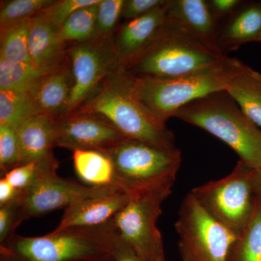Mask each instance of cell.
<instances>
[{
    "mask_svg": "<svg viewBox=\"0 0 261 261\" xmlns=\"http://www.w3.org/2000/svg\"><path fill=\"white\" fill-rule=\"evenodd\" d=\"M54 2L55 0H10L2 2L0 27L32 19Z\"/></svg>",
    "mask_w": 261,
    "mask_h": 261,
    "instance_id": "obj_27",
    "label": "cell"
},
{
    "mask_svg": "<svg viewBox=\"0 0 261 261\" xmlns=\"http://www.w3.org/2000/svg\"><path fill=\"white\" fill-rule=\"evenodd\" d=\"M41 175L34 163H27L13 168L2 177L8 180L19 191L23 192L32 187Z\"/></svg>",
    "mask_w": 261,
    "mask_h": 261,
    "instance_id": "obj_31",
    "label": "cell"
},
{
    "mask_svg": "<svg viewBox=\"0 0 261 261\" xmlns=\"http://www.w3.org/2000/svg\"><path fill=\"white\" fill-rule=\"evenodd\" d=\"M111 255L114 261H143L132 247L116 232L111 222Z\"/></svg>",
    "mask_w": 261,
    "mask_h": 261,
    "instance_id": "obj_34",
    "label": "cell"
},
{
    "mask_svg": "<svg viewBox=\"0 0 261 261\" xmlns=\"http://www.w3.org/2000/svg\"><path fill=\"white\" fill-rule=\"evenodd\" d=\"M31 19L0 27V58L10 63H32L29 53Z\"/></svg>",
    "mask_w": 261,
    "mask_h": 261,
    "instance_id": "obj_24",
    "label": "cell"
},
{
    "mask_svg": "<svg viewBox=\"0 0 261 261\" xmlns=\"http://www.w3.org/2000/svg\"><path fill=\"white\" fill-rule=\"evenodd\" d=\"M166 22L183 29L206 47L221 53L217 44L220 23L207 1L170 0Z\"/></svg>",
    "mask_w": 261,
    "mask_h": 261,
    "instance_id": "obj_16",
    "label": "cell"
},
{
    "mask_svg": "<svg viewBox=\"0 0 261 261\" xmlns=\"http://www.w3.org/2000/svg\"><path fill=\"white\" fill-rule=\"evenodd\" d=\"M75 111L102 118L126 138L142 141L166 150L178 149L173 132L137 97L132 76L124 68L108 76Z\"/></svg>",
    "mask_w": 261,
    "mask_h": 261,
    "instance_id": "obj_1",
    "label": "cell"
},
{
    "mask_svg": "<svg viewBox=\"0 0 261 261\" xmlns=\"http://www.w3.org/2000/svg\"><path fill=\"white\" fill-rule=\"evenodd\" d=\"M21 192L15 189L8 180L2 177L0 179V205L16 200L21 195Z\"/></svg>",
    "mask_w": 261,
    "mask_h": 261,
    "instance_id": "obj_36",
    "label": "cell"
},
{
    "mask_svg": "<svg viewBox=\"0 0 261 261\" xmlns=\"http://www.w3.org/2000/svg\"><path fill=\"white\" fill-rule=\"evenodd\" d=\"M67 53L73 87L65 114L76 111L108 76L124 68L113 49L112 39L75 43L67 49Z\"/></svg>",
    "mask_w": 261,
    "mask_h": 261,
    "instance_id": "obj_10",
    "label": "cell"
},
{
    "mask_svg": "<svg viewBox=\"0 0 261 261\" xmlns=\"http://www.w3.org/2000/svg\"><path fill=\"white\" fill-rule=\"evenodd\" d=\"M100 0H55L39 15L60 29L70 15L85 7L97 4Z\"/></svg>",
    "mask_w": 261,
    "mask_h": 261,
    "instance_id": "obj_30",
    "label": "cell"
},
{
    "mask_svg": "<svg viewBox=\"0 0 261 261\" xmlns=\"http://www.w3.org/2000/svg\"><path fill=\"white\" fill-rule=\"evenodd\" d=\"M125 0H101L98 5L94 39L108 40L113 37Z\"/></svg>",
    "mask_w": 261,
    "mask_h": 261,
    "instance_id": "obj_28",
    "label": "cell"
},
{
    "mask_svg": "<svg viewBox=\"0 0 261 261\" xmlns=\"http://www.w3.org/2000/svg\"><path fill=\"white\" fill-rule=\"evenodd\" d=\"M29 93L0 91V125L18 129L29 118L41 114Z\"/></svg>",
    "mask_w": 261,
    "mask_h": 261,
    "instance_id": "obj_23",
    "label": "cell"
},
{
    "mask_svg": "<svg viewBox=\"0 0 261 261\" xmlns=\"http://www.w3.org/2000/svg\"><path fill=\"white\" fill-rule=\"evenodd\" d=\"M225 91L238 103L244 113L261 127L260 73L235 59Z\"/></svg>",
    "mask_w": 261,
    "mask_h": 261,
    "instance_id": "obj_20",
    "label": "cell"
},
{
    "mask_svg": "<svg viewBox=\"0 0 261 261\" xmlns=\"http://www.w3.org/2000/svg\"><path fill=\"white\" fill-rule=\"evenodd\" d=\"M111 221L42 237L15 234L0 245V261H87L111 253Z\"/></svg>",
    "mask_w": 261,
    "mask_h": 261,
    "instance_id": "obj_3",
    "label": "cell"
},
{
    "mask_svg": "<svg viewBox=\"0 0 261 261\" xmlns=\"http://www.w3.org/2000/svg\"><path fill=\"white\" fill-rule=\"evenodd\" d=\"M115 189L119 188L84 186L62 178L56 172L44 173L32 187L21 192L18 199L19 221L21 224L25 220L40 217L53 211L65 210L78 201Z\"/></svg>",
    "mask_w": 261,
    "mask_h": 261,
    "instance_id": "obj_11",
    "label": "cell"
},
{
    "mask_svg": "<svg viewBox=\"0 0 261 261\" xmlns=\"http://www.w3.org/2000/svg\"><path fill=\"white\" fill-rule=\"evenodd\" d=\"M174 117L219 138L249 167L261 168V130L226 91L195 99Z\"/></svg>",
    "mask_w": 261,
    "mask_h": 261,
    "instance_id": "obj_2",
    "label": "cell"
},
{
    "mask_svg": "<svg viewBox=\"0 0 261 261\" xmlns=\"http://www.w3.org/2000/svg\"><path fill=\"white\" fill-rule=\"evenodd\" d=\"M226 261H261V206L257 202L250 222L233 242Z\"/></svg>",
    "mask_w": 261,
    "mask_h": 261,
    "instance_id": "obj_25",
    "label": "cell"
},
{
    "mask_svg": "<svg viewBox=\"0 0 261 261\" xmlns=\"http://www.w3.org/2000/svg\"><path fill=\"white\" fill-rule=\"evenodd\" d=\"M252 173V168L240 160L228 176L191 192L207 214L237 236L250 222L256 204Z\"/></svg>",
    "mask_w": 261,
    "mask_h": 261,
    "instance_id": "obj_7",
    "label": "cell"
},
{
    "mask_svg": "<svg viewBox=\"0 0 261 261\" xmlns=\"http://www.w3.org/2000/svg\"><path fill=\"white\" fill-rule=\"evenodd\" d=\"M67 49L60 37L59 29L42 15L31 19L29 53L33 65L41 69H51L66 59Z\"/></svg>",
    "mask_w": 261,
    "mask_h": 261,
    "instance_id": "obj_18",
    "label": "cell"
},
{
    "mask_svg": "<svg viewBox=\"0 0 261 261\" xmlns=\"http://www.w3.org/2000/svg\"><path fill=\"white\" fill-rule=\"evenodd\" d=\"M252 185L255 201L261 206V168L252 169Z\"/></svg>",
    "mask_w": 261,
    "mask_h": 261,
    "instance_id": "obj_37",
    "label": "cell"
},
{
    "mask_svg": "<svg viewBox=\"0 0 261 261\" xmlns=\"http://www.w3.org/2000/svg\"><path fill=\"white\" fill-rule=\"evenodd\" d=\"M0 205V245L15 234L20 224L18 216V199Z\"/></svg>",
    "mask_w": 261,
    "mask_h": 261,
    "instance_id": "obj_32",
    "label": "cell"
},
{
    "mask_svg": "<svg viewBox=\"0 0 261 261\" xmlns=\"http://www.w3.org/2000/svg\"><path fill=\"white\" fill-rule=\"evenodd\" d=\"M170 0L140 18L123 24L114 38L113 49L123 68L132 65L154 42L166 23Z\"/></svg>",
    "mask_w": 261,
    "mask_h": 261,
    "instance_id": "obj_13",
    "label": "cell"
},
{
    "mask_svg": "<svg viewBox=\"0 0 261 261\" xmlns=\"http://www.w3.org/2000/svg\"><path fill=\"white\" fill-rule=\"evenodd\" d=\"M99 3L81 8L65 20L59 29L63 42L75 44L94 40Z\"/></svg>",
    "mask_w": 261,
    "mask_h": 261,
    "instance_id": "obj_26",
    "label": "cell"
},
{
    "mask_svg": "<svg viewBox=\"0 0 261 261\" xmlns=\"http://www.w3.org/2000/svg\"><path fill=\"white\" fill-rule=\"evenodd\" d=\"M172 190L132 195L112 219L113 228L143 261H166L162 234L157 221L162 205Z\"/></svg>",
    "mask_w": 261,
    "mask_h": 261,
    "instance_id": "obj_9",
    "label": "cell"
},
{
    "mask_svg": "<svg viewBox=\"0 0 261 261\" xmlns=\"http://www.w3.org/2000/svg\"><path fill=\"white\" fill-rule=\"evenodd\" d=\"M106 152L112 160L117 185L130 195L172 190L181 163L178 149L166 150L132 139Z\"/></svg>",
    "mask_w": 261,
    "mask_h": 261,
    "instance_id": "obj_5",
    "label": "cell"
},
{
    "mask_svg": "<svg viewBox=\"0 0 261 261\" xmlns=\"http://www.w3.org/2000/svg\"><path fill=\"white\" fill-rule=\"evenodd\" d=\"M260 36L261 2L244 3L220 25L218 47L225 55L247 42H258Z\"/></svg>",
    "mask_w": 261,
    "mask_h": 261,
    "instance_id": "obj_19",
    "label": "cell"
},
{
    "mask_svg": "<svg viewBox=\"0 0 261 261\" xmlns=\"http://www.w3.org/2000/svg\"><path fill=\"white\" fill-rule=\"evenodd\" d=\"M56 118L38 114L29 118L18 130L20 166L34 163L42 174L56 173L59 163L53 154Z\"/></svg>",
    "mask_w": 261,
    "mask_h": 261,
    "instance_id": "obj_14",
    "label": "cell"
},
{
    "mask_svg": "<svg viewBox=\"0 0 261 261\" xmlns=\"http://www.w3.org/2000/svg\"><path fill=\"white\" fill-rule=\"evenodd\" d=\"M20 148L16 130L0 125V169L3 176L20 166Z\"/></svg>",
    "mask_w": 261,
    "mask_h": 261,
    "instance_id": "obj_29",
    "label": "cell"
},
{
    "mask_svg": "<svg viewBox=\"0 0 261 261\" xmlns=\"http://www.w3.org/2000/svg\"><path fill=\"white\" fill-rule=\"evenodd\" d=\"M73 87L68 56L63 63L43 75L29 94L41 113L58 118L66 113Z\"/></svg>",
    "mask_w": 261,
    "mask_h": 261,
    "instance_id": "obj_17",
    "label": "cell"
},
{
    "mask_svg": "<svg viewBox=\"0 0 261 261\" xmlns=\"http://www.w3.org/2000/svg\"><path fill=\"white\" fill-rule=\"evenodd\" d=\"M167 0H125L121 17L127 20L140 18L162 6Z\"/></svg>",
    "mask_w": 261,
    "mask_h": 261,
    "instance_id": "obj_33",
    "label": "cell"
},
{
    "mask_svg": "<svg viewBox=\"0 0 261 261\" xmlns=\"http://www.w3.org/2000/svg\"><path fill=\"white\" fill-rule=\"evenodd\" d=\"M234 58L190 74L171 79L130 74L137 97L161 121L166 123L178 110L195 99L226 89Z\"/></svg>",
    "mask_w": 261,
    "mask_h": 261,
    "instance_id": "obj_6",
    "label": "cell"
},
{
    "mask_svg": "<svg viewBox=\"0 0 261 261\" xmlns=\"http://www.w3.org/2000/svg\"><path fill=\"white\" fill-rule=\"evenodd\" d=\"M207 3L220 25L244 4L240 0H210Z\"/></svg>",
    "mask_w": 261,
    "mask_h": 261,
    "instance_id": "obj_35",
    "label": "cell"
},
{
    "mask_svg": "<svg viewBox=\"0 0 261 261\" xmlns=\"http://www.w3.org/2000/svg\"><path fill=\"white\" fill-rule=\"evenodd\" d=\"M51 69H41L32 63H10L0 58V91L30 93L43 75Z\"/></svg>",
    "mask_w": 261,
    "mask_h": 261,
    "instance_id": "obj_22",
    "label": "cell"
},
{
    "mask_svg": "<svg viewBox=\"0 0 261 261\" xmlns=\"http://www.w3.org/2000/svg\"><path fill=\"white\" fill-rule=\"evenodd\" d=\"M132 195L121 189L78 201L68 208L54 231L68 228H93L112 221Z\"/></svg>",
    "mask_w": 261,
    "mask_h": 261,
    "instance_id": "obj_15",
    "label": "cell"
},
{
    "mask_svg": "<svg viewBox=\"0 0 261 261\" xmlns=\"http://www.w3.org/2000/svg\"><path fill=\"white\" fill-rule=\"evenodd\" d=\"M226 57L166 22L154 42L124 69L136 76L176 78L219 64Z\"/></svg>",
    "mask_w": 261,
    "mask_h": 261,
    "instance_id": "obj_4",
    "label": "cell"
},
{
    "mask_svg": "<svg viewBox=\"0 0 261 261\" xmlns=\"http://www.w3.org/2000/svg\"><path fill=\"white\" fill-rule=\"evenodd\" d=\"M182 261H226L238 236L207 214L190 192L175 224Z\"/></svg>",
    "mask_w": 261,
    "mask_h": 261,
    "instance_id": "obj_8",
    "label": "cell"
},
{
    "mask_svg": "<svg viewBox=\"0 0 261 261\" xmlns=\"http://www.w3.org/2000/svg\"><path fill=\"white\" fill-rule=\"evenodd\" d=\"M55 145L70 149L107 152L124 140L116 128L90 113L74 111L56 118Z\"/></svg>",
    "mask_w": 261,
    "mask_h": 261,
    "instance_id": "obj_12",
    "label": "cell"
},
{
    "mask_svg": "<svg viewBox=\"0 0 261 261\" xmlns=\"http://www.w3.org/2000/svg\"><path fill=\"white\" fill-rule=\"evenodd\" d=\"M73 163L77 176L89 187L119 188L112 160L107 152L94 149L73 151Z\"/></svg>",
    "mask_w": 261,
    "mask_h": 261,
    "instance_id": "obj_21",
    "label": "cell"
},
{
    "mask_svg": "<svg viewBox=\"0 0 261 261\" xmlns=\"http://www.w3.org/2000/svg\"><path fill=\"white\" fill-rule=\"evenodd\" d=\"M87 261H114V259H113L111 253H110L108 254V255H105V256L99 257V258Z\"/></svg>",
    "mask_w": 261,
    "mask_h": 261,
    "instance_id": "obj_38",
    "label": "cell"
},
{
    "mask_svg": "<svg viewBox=\"0 0 261 261\" xmlns=\"http://www.w3.org/2000/svg\"><path fill=\"white\" fill-rule=\"evenodd\" d=\"M258 42L261 43V36H260V39H259Z\"/></svg>",
    "mask_w": 261,
    "mask_h": 261,
    "instance_id": "obj_39",
    "label": "cell"
}]
</instances>
